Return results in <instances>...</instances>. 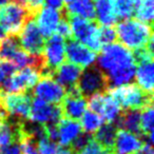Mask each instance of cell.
Returning a JSON list of instances; mask_svg holds the SVG:
<instances>
[{"label":"cell","mask_w":154,"mask_h":154,"mask_svg":"<svg viewBox=\"0 0 154 154\" xmlns=\"http://www.w3.org/2000/svg\"><path fill=\"white\" fill-rule=\"evenodd\" d=\"M154 66L153 59L145 60L138 62L135 69V76H136L137 86L150 95H153V78H154Z\"/></svg>","instance_id":"obj_19"},{"label":"cell","mask_w":154,"mask_h":154,"mask_svg":"<svg viewBox=\"0 0 154 154\" xmlns=\"http://www.w3.org/2000/svg\"><path fill=\"white\" fill-rule=\"evenodd\" d=\"M115 30L120 45L133 51L145 48L150 39L153 38L152 26L133 18L125 19L124 21L119 22Z\"/></svg>","instance_id":"obj_2"},{"label":"cell","mask_w":154,"mask_h":154,"mask_svg":"<svg viewBox=\"0 0 154 154\" xmlns=\"http://www.w3.org/2000/svg\"><path fill=\"white\" fill-rule=\"evenodd\" d=\"M1 93H2V92H1V91H0V96H1Z\"/></svg>","instance_id":"obj_39"},{"label":"cell","mask_w":154,"mask_h":154,"mask_svg":"<svg viewBox=\"0 0 154 154\" xmlns=\"http://www.w3.org/2000/svg\"><path fill=\"white\" fill-rule=\"evenodd\" d=\"M61 18V11L50 8H42L35 18V21L43 37H51L56 32V29Z\"/></svg>","instance_id":"obj_17"},{"label":"cell","mask_w":154,"mask_h":154,"mask_svg":"<svg viewBox=\"0 0 154 154\" xmlns=\"http://www.w3.org/2000/svg\"><path fill=\"white\" fill-rule=\"evenodd\" d=\"M33 18L26 7L15 1H8L0 8V26L7 36H18L24 24Z\"/></svg>","instance_id":"obj_5"},{"label":"cell","mask_w":154,"mask_h":154,"mask_svg":"<svg viewBox=\"0 0 154 154\" xmlns=\"http://www.w3.org/2000/svg\"><path fill=\"white\" fill-rule=\"evenodd\" d=\"M109 95L125 110H143L153 105V95L143 92L137 85L126 84L108 90Z\"/></svg>","instance_id":"obj_3"},{"label":"cell","mask_w":154,"mask_h":154,"mask_svg":"<svg viewBox=\"0 0 154 154\" xmlns=\"http://www.w3.org/2000/svg\"><path fill=\"white\" fill-rule=\"evenodd\" d=\"M7 37V34L5 33V31L1 29V26H0V40H2L3 38H5Z\"/></svg>","instance_id":"obj_36"},{"label":"cell","mask_w":154,"mask_h":154,"mask_svg":"<svg viewBox=\"0 0 154 154\" xmlns=\"http://www.w3.org/2000/svg\"><path fill=\"white\" fill-rule=\"evenodd\" d=\"M153 1L154 0H136L134 10L136 20L152 26V21L154 17Z\"/></svg>","instance_id":"obj_24"},{"label":"cell","mask_w":154,"mask_h":154,"mask_svg":"<svg viewBox=\"0 0 154 154\" xmlns=\"http://www.w3.org/2000/svg\"><path fill=\"white\" fill-rule=\"evenodd\" d=\"M45 0H24V7L33 18H36L40 10L42 9Z\"/></svg>","instance_id":"obj_32"},{"label":"cell","mask_w":154,"mask_h":154,"mask_svg":"<svg viewBox=\"0 0 154 154\" xmlns=\"http://www.w3.org/2000/svg\"><path fill=\"white\" fill-rule=\"evenodd\" d=\"M91 138H92V135L91 134L82 132L72 141V143L69 146V148L73 152V154H79L82 151V149L87 146V143L90 141Z\"/></svg>","instance_id":"obj_29"},{"label":"cell","mask_w":154,"mask_h":154,"mask_svg":"<svg viewBox=\"0 0 154 154\" xmlns=\"http://www.w3.org/2000/svg\"><path fill=\"white\" fill-rule=\"evenodd\" d=\"M43 61L45 66V76H52L53 72L64 62L66 59V43L64 39L57 34L49 37L42 52Z\"/></svg>","instance_id":"obj_9"},{"label":"cell","mask_w":154,"mask_h":154,"mask_svg":"<svg viewBox=\"0 0 154 154\" xmlns=\"http://www.w3.org/2000/svg\"><path fill=\"white\" fill-rule=\"evenodd\" d=\"M60 103H61L60 108H61L62 116L72 120L80 119L86 113L88 107L87 99L80 94L77 86L66 91V96Z\"/></svg>","instance_id":"obj_13"},{"label":"cell","mask_w":154,"mask_h":154,"mask_svg":"<svg viewBox=\"0 0 154 154\" xmlns=\"http://www.w3.org/2000/svg\"><path fill=\"white\" fill-rule=\"evenodd\" d=\"M18 39L20 47L24 52L34 56L42 55L45 40L35 21V18H31L26 21L18 35Z\"/></svg>","instance_id":"obj_11"},{"label":"cell","mask_w":154,"mask_h":154,"mask_svg":"<svg viewBox=\"0 0 154 154\" xmlns=\"http://www.w3.org/2000/svg\"><path fill=\"white\" fill-rule=\"evenodd\" d=\"M97 64L107 78L109 90L129 84L134 78L136 63L132 52L120 43L103 45Z\"/></svg>","instance_id":"obj_1"},{"label":"cell","mask_w":154,"mask_h":154,"mask_svg":"<svg viewBox=\"0 0 154 154\" xmlns=\"http://www.w3.org/2000/svg\"><path fill=\"white\" fill-rule=\"evenodd\" d=\"M56 34L61 36L63 39H73V36H72V30H71V26L69 23V20L66 18V14L63 13L62 11V18L60 19L59 23L57 26V29H56Z\"/></svg>","instance_id":"obj_30"},{"label":"cell","mask_w":154,"mask_h":154,"mask_svg":"<svg viewBox=\"0 0 154 154\" xmlns=\"http://www.w3.org/2000/svg\"><path fill=\"white\" fill-rule=\"evenodd\" d=\"M135 154H136V153H135Z\"/></svg>","instance_id":"obj_41"},{"label":"cell","mask_w":154,"mask_h":154,"mask_svg":"<svg viewBox=\"0 0 154 154\" xmlns=\"http://www.w3.org/2000/svg\"><path fill=\"white\" fill-rule=\"evenodd\" d=\"M117 126L115 124H106L94 133V139L106 150L113 152Z\"/></svg>","instance_id":"obj_22"},{"label":"cell","mask_w":154,"mask_h":154,"mask_svg":"<svg viewBox=\"0 0 154 154\" xmlns=\"http://www.w3.org/2000/svg\"><path fill=\"white\" fill-rule=\"evenodd\" d=\"M63 12L66 15L78 16L92 21H94L96 18L93 0H73L72 2L66 5Z\"/></svg>","instance_id":"obj_21"},{"label":"cell","mask_w":154,"mask_h":154,"mask_svg":"<svg viewBox=\"0 0 154 154\" xmlns=\"http://www.w3.org/2000/svg\"><path fill=\"white\" fill-rule=\"evenodd\" d=\"M32 94L49 103L59 105L66 96V90L52 76H42L35 85Z\"/></svg>","instance_id":"obj_12"},{"label":"cell","mask_w":154,"mask_h":154,"mask_svg":"<svg viewBox=\"0 0 154 154\" xmlns=\"http://www.w3.org/2000/svg\"><path fill=\"white\" fill-rule=\"evenodd\" d=\"M40 74L37 70L33 68H23L9 76L1 88L3 93H21L28 92L40 79Z\"/></svg>","instance_id":"obj_8"},{"label":"cell","mask_w":154,"mask_h":154,"mask_svg":"<svg viewBox=\"0 0 154 154\" xmlns=\"http://www.w3.org/2000/svg\"><path fill=\"white\" fill-rule=\"evenodd\" d=\"M8 1H10V0H0V5L2 7V5H5V3H7Z\"/></svg>","instance_id":"obj_37"},{"label":"cell","mask_w":154,"mask_h":154,"mask_svg":"<svg viewBox=\"0 0 154 154\" xmlns=\"http://www.w3.org/2000/svg\"><path fill=\"white\" fill-rule=\"evenodd\" d=\"M120 113H122V108L119 107V105L109 94L106 93L105 103L100 113V117L103 118V120L107 124H115Z\"/></svg>","instance_id":"obj_25"},{"label":"cell","mask_w":154,"mask_h":154,"mask_svg":"<svg viewBox=\"0 0 154 154\" xmlns=\"http://www.w3.org/2000/svg\"><path fill=\"white\" fill-rule=\"evenodd\" d=\"M82 129L77 120H72L62 117L57 125V143L62 147H69L72 141L76 138Z\"/></svg>","instance_id":"obj_18"},{"label":"cell","mask_w":154,"mask_h":154,"mask_svg":"<svg viewBox=\"0 0 154 154\" xmlns=\"http://www.w3.org/2000/svg\"><path fill=\"white\" fill-rule=\"evenodd\" d=\"M82 72V69L80 66H75L71 62H63L54 71L52 77L60 86L63 87L64 90L68 91L69 89L76 86Z\"/></svg>","instance_id":"obj_15"},{"label":"cell","mask_w":154,"mask_h":154,"mask_svg":"<svg viewBox=\"0 0 154 154\" xmlns=\"http://www.w3.org/2000/svg\"><path fill=\"white\" fill-rule=\"evenodd\" d=\"M82 132L88 134H94L97 130L101 127L103 120L98 114L94 113L92 111H88L82 115Z\"/></svg>","instance_id":"obj_27"},{"label":"cell","mask_w":154,"mask_h":154,"mask_svg":"<svg viewBox=\"0 0 154 154\" xmlns=\"http://www.w3.org/2000/svg\"><path fill=\"white\" fill-rule=\"evenodd\" d=\"M66 56L71 63L80 68H89L96 61V53L75 39H69L66 45Z\"/></svg>","instance_id":"obj_14"},{"label":"cell","mask_w":154,"mask_h":154,"mask_svg":"<svg viewBox=\"0 0 154 154\" xmlns=\"http://www.w3.org/2000/svg\"><path fill=\"white\" fill-rule=\"evenodd\" d=\"M136 154H154L152 145H149V143H143V145L141 146L140 149L136 152Z\"/></svg>","instance_id":"obj_35"},{"label":"cell","mask_w":154,"mask_h":154,"mask_svg":"<svg viewBox=\"0 0 154 154\" xmlns=\"http://www.w3.org/2000/svg\"><path fill=\"white\" fill-rule=\"evenodd\" d=\"M95 8V15L101 26H114L117 18L112 10L110 0H93Z\"/></svg>","instance_id":"obj_23"},{"label":"cell","mask_w":154,"mask_h":154,"mask_svg":"<svg viewBox=\"0 0 154 154\" xmlns=\"http://www.w3.org/2000/svg\"><path fill=\"white\" fill-rule=\"evenodd\" d=\"M110 154H115V153H114V152H112V153H110Z\"/></svg>","instance_id":"obj_40"},{"label":"cell","mask_w":154,"mask_h":154,"mask_svg":"<svg viewBox=\"0 0 154 154\" xmlns=\"http://www.w3.org/2000/svg\"><path fill=\"white\" fill-rule=\"evenodd\" d=\"M66 16L71 26L73 38H75L76 41L84 45L85 47L89 48L91 51L95 52V53L100 51L101 45L98 38V23L95 22V20L94 21L87 20L82 17H78V16L66 15Z\"/></svg>","instance_id":"obj_4"},{"label":"cell","mask_w":154,"mask_h":154,"mask_svg":"<svg viewBox=\"0 0 154 154\" xmlns=\"http://www.w3.org/2000/svg\"><path fill=\"white\" fill-rule=\"evenodd\" d=\"M73 0H63V2H66V3H70V2H72Z\"/></svg>","instance_id":"obj_38"},{"label":"cell","mask_w":154,"mask_h":154,"mask_svg":"<svg viewBox=\"0 0 154 154\" xmlns=\"http://www.w3.org/2000/svg\"><path fill=\"white\" fill-rule=\"evenodd\" d=\"M32 94L28 92L21 93H1L0 107L8 116L18 120H30Z\"/></svg>","instance_id":"obj_6"},{"label":"cell","mask_w":154,"mask_h":154,"mask_svg":"<svg viewBox=\"0 0 154 154\" xmlns=\"http://www.w3.org/2000/svg\"><path fill=\"white\" fill-rule=\"evenodd\" d=\"M110 153H112V152L108 151L105 148H103L92 137L79 154H110Z\"/></svg>","instance_id":"obj_31"},{"label":"cell","mask_w":154,"mask_h":154,"mask_svg":"<svg viewBox=\"0 0 154 154\" xmlns=\"http://www.w3.org/2000/svg\"><path fill=\"white\" fill-rule=\"evenodd\" d=\"M115 17L129 19L134 14L136 0H110Z\"/></svg>","instance_id":"obj_26"},{"label":"cell","mask_w":154,"mask_h":154,"mask_svg":"<svg viewBox=\"0 0 154 154\" xmlns=\"http://www.w3.org/2000/svg\"><path fill=\"white\" fill-rule=\"evenodd\" d=\"M43 5H45V8L57 10V11H62L64 8L63 0H45Z\"/></svg>","instance_id":"obj_34"},{"label":"cell","mask_w":154,"mask_h":154,"mask_svg":"<svg viewBox=\"0 0 154 154\" xmlns=\"http://www.w3.org/2000/svg\"><path fill=\"white\" fill-rule=\"evenodd\" d=\"M140 110H125L122 111L115 125L122 130L137 135L143 140V131L140 127Z\"/></svg>","instance_id":"obj_20"},{"label":"cell","mask_w":154,"mask_h":154,"mask_svg":"<svg viewBox=\"0 0 154 154\" xmlns=\"http://www.w3.org/2000/svg\"><path fill=\"white\" fill-rule=\"evenodd\" d=\"M98 38L101 45H108L114 43L117 39L116 30L114 26H101L98 30Z\"/></svg>","instance_id":"obj_28"},{"label":"cell","mask_w":154,"mask_h":154,"mask_svg":"<svg viewBox=\"0 0 154 154\" xmlns=\"http://www.w3.org/2000/svg\"><path fill=\"white\" fill-rule=\"evenodd\" d=\"M76 86L85 98L109 90L107 78L103 73L95 66H91L82 71Z\"/></svg>","instance_id":"obj_7"},{"label":"cell","mask_w":154,"mask_h":154,"mask_svg":"<svg viewBox=\"0 0 154 154\" xmlns=\"http://www.w3.org/2000/svg\"><path fill=\"white\" fill-rule=\"evenodd\" d=\"M62 112L60 105H54L41 99H32L30 120L42 126H57L61 120Z\"/></svg>","instance_id":"obj_10"},{"label":"cell","mask_w":154,"mask_h":154,"mask_svg":"<svg viewBox=\"0 0 154 154\" xmlns=\"http://www.w3.org/2000/svg\"><path fill=\"white\" fill-rule=\"evenodd\" d=\"M0 154H22L21 143L13 141L8 146L0 148Z\"/></svg>","instance_id":"obj_33"},{"label":"cell","mask_w":154,"mask_h":154,"mask_svg":"<svg viewBox=\"0 0 154 154\" xmlns=\"http://www.w3.org/2000/svg\"><path fill=\"white\" fill-rule=\"evenodd\" d=\"M143 145V141L139 136L120 129L116 133L113 152L115 154H135Z\"/></svg>","instance_id":"obj_16"}]
</instances>
